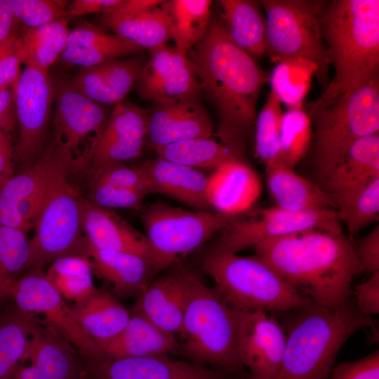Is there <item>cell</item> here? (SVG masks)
I'll return each instance as SVG.
<instances>
[{
	"label": "cell",
	"mask_w": 379,
	"mask_h": 379,
	"mask_svg": "<svg viewBox=\"0 0 379 379\" xmlns=\"http://www.w3.org/2000/svg\"><path fill=\"white\" fill-rule=\"evenodd\" d=\"M186 56L215 112L214 136L244 148L254 131L258 100L270 75L232 42L220 20L211 18L205 35Z\"/></svg>",
	"instance_id": "obj_1"
},
{
	"label": "cell",
	"mask_w": 379,
	"mask_h": 379,
	"mask_svg": "<svg viewBox=\"0 0 379 379\" xmlns=\"http://www.w3.org/2000/svg\"><path fill=\"white\" fill-rule=\"evenodd\" d=\"M253 249L298 291L326 307L348 301L353 277L360 273L354 244L339 220L260 243Z\"/></svg>",
	"instance_id": "obj_2"
},
{
	"label": "cell",
	"mask_w": 379,
	"mask_h": 379,
	"mask_svg": "<svg viewBox=\"0 0 379 379\" xmlns=\"http://www.w3.org/2000/svg\"><path fill=\"white\" fill-rule=\"evenodd\" d=\"M320 27L333 77L310 111L379 77V1L326 2Z\"/></svg>",
	"instance_id": "obj_3"
},
{
	"label": "cell",
	"mask_w": 379,
	"mask_h": 379,
	"mask_svg": "<svg viewBox=\"0 0 379 379\" xmlns=\"http://www.w3.org/2000/svg\"><path fill=\"white\" fill-rule=\"evenodd\" d=\"M288 312L285 350L275 379H324L351 335L375 328L351 298L337 307L310 302Z\"/></svg>",
	"instance_id": "obj_4"
},
{
	"label": "cell",
	"mask_w": 379,
	"mask_h": 379,
	"mask_svg": "<svg viewBox=\"0 0 379 379\" xmlns=\"http://www.w3.org/2000/svg\"><path fill=\"white\" fill-rule=\"evenodd\" d=\"M178 353L230 374L244 369L238 354L237 310L190 272Z\"/></svg>",
	"instance_id": "obj_5"
},
{
	"label": "cell",
	"mask_w": 379,
	"mask_h": 379,
	"mask_svg": "<svg viewBox=\"0 0 379 379\" xmlns=\"http://www.w3.org/2000/svg\"><path fill=\"white\" fill-rule=\"evenodd\" d=\"M201 267L224 300L238 310L286 312L313 302L256 255L241 256L213 247Z\"/></svg>",
	"instance_id": "obj_6"
},
{
	"label": "cell",
	"mask_w": 379,
	"mask_h": 379,
	"mask_svg": "<svg viewBox=\"0 0 379 379\" xmlns=\"http://www.w3.org/2000/svg\"><path fill=\"white\" fill-rule=\"evenodd\" d=\"M308 113L315 128L312 159L319 183L354 142L378 133L379 77Z\"/></svg>",
	"instance_id": "obj_7"
},
{
	"label": "cell",
	"mask_w": 379,
	"mask_h": 379,
	"mask_svg": "<svg viewBox=\"0 0 379 379\" xmlns=\"http://www.w3.org/2000/svg\"><path fill=\"white\" fill-rule=\"evenodd\" d=\"M69 175L56 154L49 185L29 241L31 268H43L65 256H85L83 197L70 181Z\"/></svg>",
	"instance_id": "obj_8"
},
{
	"label": "cell",
	"mask_w": 379,
	"mask_h": 379,
	"mask_svg": "<svg viewBox=\"0 0 379 379\" xmlns=\"http://www.w3.org/2000/svg\"><path fill=\"white\" fill-rule=\"evenodd\" d=\"M260 3L265 13L266 53L276 62L298 59L314 63L318 69V80L326 87L330 62L320 27L326 1L262 0Z\"/></svg>",
	"instance_id": "obj_9"
},
{
	"label": "cell",
	"mask_w": 379,
	"mask_h": 379,
	"mask_svg": "<svg viewBox=\"0 0 379 379\" xmlns=\"http://www.w3.org/2000/svg\"><path fill=\"white\" fill-rule=\"evenodd\" d=\"M239 215L190 211L157 202L142 209L146 237L166 269L221 232Z\"/></svg>",
	"instance_id": "obj_10"
},
{
	"label": "cell",
	"mask_w": 379,
	"mask_h": 379,
	"mask_svg": "<svg viewBox=\"0 0 379 379\" xmlns=\"http://www.w3.org/2000/svg\"><path fill=\"white\" fill-rule=\"evenodd\" d=\"M53 147L69 173L86 171L92 147L109 116L98 104L62 84L55 91Z\"/></svg>",
	"instance_id": "obj_11"
},
{
	"label": "cell",
	"mask_w": 379,
	"mask_h": 379,
	"mask_svg": "<svg viewBox=\"0 0 379 379\" xmlns=\"http://www.w3.org/2000/svg\"><path fill=\"white\" fill-rule=\"evenodd\" d=\"M15 88L18 141L15 160L21 170L38 158L46 140L55 89L48 71L26 61Z\"/></svg>",
	"instance_id": "obj_12"
},
{
	"label": "cell",
	"mask_w": 379,
	"mask_h": 379,
	"mask_svg": "<svg viewBox=\"0 0 379 379\" xmlns=\"http://www.w3.org/2000/svg\"><path fill=\"white\" fill-rule=\"evenodd\" d=\"M339 220L335 209L294 213L275 206L238 216L221 233L214 246L238 253L260 243ZM340 221V220H339Z\"/></svg>",
	"instance_id": "obj_13"
},
{
	"label": "cell",
	"mask_w": 379,
	"mask_h": 379,
	"mask_svg": "<svg viewBox=\"0 0 379 379\" xmlns=\"http://www.w3.org/2000/svg\"><path fill=\"white\" fill-rule=\"evenodd\" d=\"M8 298L25 312L42 314L46 323L86 360L96 357L94 342L81 328L72 306L52 286L42 268L32 267L26 271L12 286Z\"/></svg>",
	"instance_id": "obj_14"
},
{
	"label": "cell",
	"mask_w": 379,
	"mask_h": 379,
	"mask_svg": "<svg viewBox=\"0 0 379 379\" xmlns=\"http://www.w3.org/2000/svg\"><path fill=\"white\" fill-rule=\"evenodd\" d=\"M149 111L122 101L109 114L88 156L93 180L105 171L138 159L146 144Z\"/></svg>",
	"instance_id": "obj_15"
},
{
	"label": "cell",
	"mask_w": 379,
	"mask_h": 379,
	"mask_svg": "<svg viewBox=\"0 0 379 379\" xmlns=\"http://www.w3.org/2000/svg\"><path fill=\"white\" fill-rule=\"evenodd\" d=\"M237 310L238 354L248 379H275L286 345L284 326L263 310Z\"/></svg>",
	"instance_id": "obj_16"
},
{
	"label": "cell",
	"mask_w": 379,
	"mask_h": 379,
	"mask_svg": "<svg viewBox=\"0 0 379 379\" xmlns=\"http://www.w3.org/2000/svg\"><path fill=\"white\" fill-rule=\"evenodd\" d=\"M56 154L53 147L0 187V224L34 229L49 185Z\"/></svg>",
	"instance_id": "obj_17"
},
{
	"label": "cell",
	"mask_w": 379,
	"mask_h": 379,
	"mask_svg": "<svg viewBox=\"0 0 379 379\" xmlns=\"http://www.w3.org/2000/svg\"><path fill=\"white\" fill-rule=\"evenodd\" d=\"M231 375L165 354L86 360L81 379H230Z\"/></svg>",
	"instance_id": "obj_18"
},
{
	"label": "cell",
	"mask_w": 379,
	"mask_h": 379,
	"mask_svg": "<svg viewBox=\"0 0 379 379\" xmlns=\"http://www.w3.org/2000/svg\"><path fill=\"white\" fill-rule=\"evenodd\" d=\"M149 52L135 84L142 98L157 103L198 95L199 84L186 55L166 45Z\"/></svg>",
	"instance_id": "obj_19"
},
{
	"label": "cell",
	"mask_w": 379,
	"mask_h": 379,
	"mask_svg": "<svg viewBox=\"0 0 379 379\" xmlns=\"http://www.w3.org/2000/svg\"><path fill=\"white\" fill-rule=\"evenodd\" d=\"M190 271L177 267L155 277L138 298L131 314L142 316L162 331L179 337L189 294Z\"/></svg>",
	"instance_id": "obj_20"
},
{
	"label": "cell",
	"mask_w": 379,
	"mask_h": 379,
	"mask_svg": "<svg viewBox=\"0 0 379 379\" xmlns=\"http://www.w3.org/2000/svg\"><path fill=\"white\" fill-rule=\"evenodd\" d=\"M149 112L146 144L153 149L175 142L213 138L211 119L197 96L157 102Z\"/></svg>",
	"instance_id": "obj_21"
},
{
	"label": "cell",
	"mask_w": 379,
	"mask_h": 379,
	"mask_svg": "<svg viewBox=\"0 0 379 379\" xmlns=\"http://www.w3.org/2000/svg\"><path fill=\"white\" fill-rule=\"evenodd\" d=\"M81 215L85 237L93 246L138 255L151 260L161 271L166 269L146 235L111 209L82 197Z\"/></svg>",
	"instance_id": "obj_22"
},
{
	"label": "cell",
	"mask_w": 379,
	"mask_h": 379,
	"mask_svg": "<svg viewBox=\"0 0 379 379\" xmlns=\"http://www.w3.org/2000/svg\"><path fill=\"white\" fill-rule=\"evenodd\" d=\"M261 192L260 176L243 159L227 161L207 176V201L219 213L237 216L251 211Z\"/></svg>",
	"instance_id": "obj_23"
},
{
	"label": "cell",
	"mask_w": 379,
	"mask_h": 379,
	"mask_svg": "<svg viewBox=\"0 0 379 379\" xmlns=\"http://www.w3.org/2000/svg\"><path fill=\"white\" fill-rule=\"evenodd\" d=\"M84 254L91 262L93 272L111 286V292L116 297L138 298L161 272L145 258L98 248L86 239Z\"/></svg>",
	"instance_id": "obj_24"
},
{
	"label": "cell",
	"mask_w": 379,
	"mask_h": 379,
	"mask_svg": "<svg viewBox=\"0 0 379 379\" xmlns=\"http://www.w3.org/2000/svg\"><path fill=\"white\" fill-rule=\"evenodd\" d=\"M379 177V133L354 142L318 185L336 208L360 188Z\"/></svg>",
	"instance_id": "obj_25"
},
{
	"label": "cell",
	"mask_w": 379,
	"mask_h": 379,
	"mask_svg": "<svg viewBox=\"0 0 379 379\" xmlns=\"http://www.w3.org/2000/svg\"><path fill=\"white\" fill-rule=\"evenodd\" d=\"M27 361L10 379H81L76 349L46 323L36 333Z\"/></svg>",
	"instance_id": "obj_26"
},
{
	"label": "cell",
	"mask_w": 379,
	"mask_h": 379,
	"mask_svg": "<svg viewBox=\"0 0 379 379\" xmlns=\"http://www.w3.org/2000/svg\"><path fill=\"white\" fill-rule=\"evenodd\" d=\"M145 64L140 56L112 60L83 68L69 84L98 104L116 105L124 101L136 84Z\"/></svg>",
	"instance_id": "obj_27"
},
{
	"label": "cell",
	"mask_w": 379,
	"mask_h": 379,
	"mask_svg": "<svg viewBox=\"0 0 379 379\" xmlns=\"http://www.w3.org/2000/svg\"><path fill=\"white\" fill-rule=\"evenodd\" d=\"M140 166L149 194H164L198 211H212L206 198L207 176L199 170L159 157Z\"/></svg>",
	"instance_id": "obj_28"
},
{
	"label": "cell",
	"mask_w": 379,
	"mask_h": 379,
	"mask_svg": "<svg viewBox=\"0 0 379 379\" xmlns=\"http://www.w3.org/2000/svg\"><path fill=\"white\" fill-rule=\"evenodd\" d=\"M141 49L100 27L81 21L69 30L67 46L60 60L69 67L87 68L136 53Z\"/></svg>",
	"instance_id": "obj_29"
},
{
	"label": "cell",
	"mask_w": 379,
	"mask_h": 379,
	"mask_svg": "<svg viewBox=\"0 0 379 379\" xmlns=\"http://www.w3.org/2000/svg\"><path fill=\"white\" fill-rule=\"evenodd\" d=\"M131 314L128 322L117 335L107 340L95 343L96 357L93 359L178 352L179 343L177 338L162 331L142 316Z\"/></svg>",
	"instance_id": "obj_30"
},
{
	"label": "cell",
	"mask_w": 379,
	"mask_h": 379,
	"mask_svg": "<svg viewBox=\"0 0 379 379\" xmlns=\"http://www.w3.org/2000/svg\"><path fill=\"white\" fill-rule=\"evenodd\" d=\"M265 177L269 194L278 208L294 213L335 210L331 198L317 183L280 161L265 166Z\"/></svg>",
	"instance_id": "obj_31"
},
{
	"label": "cell",
	"mask_w": 379,
	"mask_h": 379,
	"mask_svg": "<svg viewBox=\"0 0 379 379\" xmlns=\"http://www.w3.org/2000/svg\"><path fill=\"white\" fill-rule=\"evenodd\" d=\"M11 302L1 309L0 302V379H10L26 363L41 325L36 314L25 312Z\"/></svg>",
	"instance_id": "obj_32"
},
{
	"label": "cell",
	"mask_w": 379,
	"mask_h": 379,
	"mask_svg": "<svg viewBox=\"0 0 379 379\" xmlns=\"http://www.w3.org/2000/svg\"><path fill=\"white\" fill-rule=\"evenodd\" d=\"M222 20L232 42L255 60L267 49L266 20L260 3L251 0H221Z\"/></svg>",
	"instance_id": "obj_33"
},
{
	"label": "cell",
	"mask_w": 379,
	"mask_h": 379,
	"mask_svg": "<svg viewBox=\"0 0 379 379\" xmlns=\"http://www.w3.org/2000/svg\"><path fill=\"white\" fill-rule=\"evenodd\" d=\"M72 308L81 328L94 343L117 335L131 315L117 297L103 287L96 288L87 298L74 303Z\"/></svg>",
	"instance_id": "obj_34"
},
{
	"label": "cell",
	"mask_w": 379,
	"mask_h": 379,
	"mask_svg": "<svg viewBox=\"0 0 379 379\" xmlns=\"http://www.w3.org/2000/svg\"><path fill=\"white\" fill-rule=\"evenodd\" d=\"M100 19L114 34L141 48L150 51L166 45L171 39L167 15L159 5L119 17L100 16Z\"/></svg>",
	"instance_id": "obj_35"
},
{
	"label": "cell",
	"mask_w": 379,
	"mask_h": 379,
	"mask_svg": "<svg viewBox=\"0 0 379 379\" xmlns=\"http://www.w3.org/2000/svg\"><path fill=\"white\" fill-rule=\"evenodd\" d=\"M244 148L217 141L213 138H194L155 149L158 157L195 169L214 170L222 163L243 159Z\"/></svg>",
	"instance_id": "obj_36"
},
{
	"label": "cell",
	"mask_w": 379,
	"mask_h": 379,
	"mask_svg": "<svg viewBox=\"0 0 379 379\" xmlns=\"http://www.w3.org/2000/svg\"><path fill=\"white\" fill-rule=\"evenodd\" d=\"M209 0H171L161 4L175 49L186 55L205 35L211 20Z\"/></svg>",
	"instance_id": "obj_37"
},
{
	"label": "cell",
	"mask_w": 379,
	"mask_h": 379,
	"mask_svg": "<svg viewBox=\"0 0 379 379\" xmlns=\"http://www.w3.org/2000/svg\"><path fill=\"white\" fill-rule=\"evenodd\" d=\"M48 280L66 300L79 302L95 290L90 259L69 255L53 261L45 273Z\"/></svg>",
	"instance_id": "obj_38"
},
{
	"label": "cell",
	"mask_w": 379,
	"mask_h": 379,
	"mask_svg": "<svg viewBox=\"0 0 379 379\" xmlns=\"http://www.w3.org/2000/svg\"><path fill=\"white\" fill-rule=\"evenodd\" d=\"M317 67L304 60L277 62L269 76L271 91L287 109L301 108L312 78L317 75Z\"/></svg>",
	"instance_id": "obj_39"
},
{
	"label": "cell",
	"mask_w": 379,
	"mask_h": 379,
	"mask_svg": "<svg viewBox=\"0 0 379 379\" xmlns=\"http://www.w3.org/2000/svg\"><path fill=\"white\" fill-rule=\"evenodd\" d=\"M28 233L0 224V302L8 298L15 281L31 268Z\"/></svg>",
	"instance_id": "obj_40"
},
{
	"label": "cell",
	"mask_w": 379,
	"mask_h": 379,
	"mask_svg": "<svg viewBox=\"0 0 379 379\" xmlns=\"http://www.w3.org/2000/svg\"><path fill=\"white\" fill-rule=\"evenodd\" d=\"M69 18H62L27 29L23 34L27 53L26 61L48 71L66 48L69 32Z\"/></svg>",
	"instance_id": "obj_41"
},
{
	"label": "cell",
	"mask_w": 379,
	"mask_h": 379,
	"mask_svg": "<svg viewBox=\"0 0 379 379\" xmlns=\"http://www.w3.org/2000/svg\"><path fill=\"white\" fill-rule=\"evenodd\" d=\"M312 121L303 107L283 113L279 138V161L294 168L307 154L312 141Z\"/></svg>",
	"instance_id": "obj_42"
},
{
	"label": "cell",
	"mask_w": 379,
	"mask_h": 379,
	"mask_svg": "<svg viewBox=\"0 0 379 379\" xmlns=\"http://www.w3.org/2000/svg\"><path fill=\"white\" fill-rule=\"evenodd\" d=\"M281 103L270 91L261 110L256 116L255 153L265 166L279 161V138L281 118Z\"/></svg>",
	"instance_id": "obj_43"
},
{
	"label": "cell",
	"mask_w": 379,
	"mask_h": 379,
	"mask_svg": "<svg viewBox=\"0 0 379 379\" xmlns=\"http://www.w3.org/2000/svg\"><path fill=\"white\" fill-rule=\"evenodd\" d=\"M350 236L379 219V177L360 188L336 208Z\"/></svg>",
	"instance_id": "obj_44"
},
{
	"label": "cell",
	"mask_w": 379,
	"mask_h": 379,
	"mask_svg": "<svg viewBox=\"0 0 379 379\" xmlns=\"http://www.w3.org/2000/svg\"><path fill=\"white\" fill-rule=\"evenodd\" d=\"M10 1L17 21L21 22L27 29L36 28L56 20L69 18L67 6L65 1L55 0H10Z\"/></svg>",
	"instance_id": "obj_45"
},
{
	"label": "cell",
	"mask_w": 379,
	"mask_h": 379,
	"mask_svg": "<svg viewBox=\"0 0 379 379\" xmlns=\"http://www.w3.org/2000/svg\"><path fill=\"white\" fill-rule=\"evenodd\" d=\"M147 195L138 190L94 182L87 199L108 209H142L143 200Z\"/></svg>",
	"instance_id": "obj_46"
},
{
	"label": "cell",
	"mask_w": 379,
	"mask_h": 379,
	"mask_svg": "<svg viewBox=\"0 0 379 379\" xmlns=\"http://www.w3.org/2000/svg\"><path fill=\"white\" fill-rule=\"evenodd\" d=\"M27 58L23 34L15 31L0 45V86L18 81Z\"/></svg>",
	"instance_id": "obj_47"
},
{
	"label": "cell",
	"mask_w": 379,
	"mask_h": 379,
	"mask_svg": "<svg viewBox=\"0 0 379 379\" xmlns=\"http://www.w3.org/2000/svg\"><path fill=\"white\" fill-rule=\"evenodd\" d=\"M94 182L138 190L149 194L148 183L140 165L112 167L93 180Z\"/></svg>",
	"instance_id": "obj_48"
},
{
	"label": "cell",
	"mask_w": 379,
	"mask_h": 379,
	"mask_svg": "<svg viewBox=\"0 0 379 379\" xmlns=\"http://www.w3.org/2000/svg\"><path fill=\"white\" fill-rule=\"evenodd\" d=\"M330 379H379L378 350L360 359L338 364Z\"/></svg>",
	"instance_id": "obj_49"
},
{
	"label": "cell",
	"mask_w": 379,
	"mask_h": 379,
	"mask_svg": "<svg viewBox=\"0 0 379 379\" xmlns=\"http://www.w3.org/2000/svg\"><path fill=\"white\" fill-rule=\"evenodd\" d=\"M352 295L357 310L363 314L371 317L379 313V271L371 274L364 282L357 284Z\"/></svg>",
	"instance_id": "obj_50"
},
{
	"label": "cell",
	"mask_w": 379,
	"mask_h": 379,
	"mask_svg": "<svg viewBox=\"0 0 379 379\" xmlns=\"http://www.w3.org/2000/svg\"><path fill=\"white\" fill-rule=\"evenodd\" d=\"M359 262L360 273L379 271V226L374 227L354 245Z\"/></svg>",
	"instance_id": "obj_51"
},
{
	"label": "cell",
	"mask_w": 379,
	"mask_h": 379,
	"mask_svg": "<svg viewBox=\"0 0 379 379\" xmlns=\"http://www.w3.org/2000/svg\"><path fill=\"white\" fill-rule=\"evenodd\" d=\"M16 83L0 86V131L11 135L17 128Z\"/></svg>",
	"instance_id": "obj_52"
},
{
	"label": "cell",
	"mask_w": 379,
	"mask_h": 379,
	"mask_svg": "<svg viewBox=\"0 0 379 379\" xmlns=\"http://www.w3.org/2000/svg\"><path fill=\"white\" fill-rule=\"evenodd\" d=\"M15 162L11 135L0 131V187L15 175Z\"/></svg>",
	"instance_id": "obj_53"
},
{
	"label": "cell",
	"mask_w": 379,
	"mask_h": 379,
	"mask_svg": "<svg viewBox=\"0 0 379 379\" xmlns=\"http://www.w3.org/2000/svg\"><path fill=\"white\" fill-rule=\"evenodd\" d=\"M121 0H74L67 6L69 18L102 13L119 4Z\"/></svg>",
	"instance_id": "obj_54"
},
{
	"label": "cell",
	"mask_w": 379,
	"mask_h": 379,
	"mask_svg": "<svg viewBox=\"0 0 379 379\" xmlns=\"http://www.w3.org/2000/svg\"><path fill=\"white\" fill-rule=\"evenodd\" d=\"M17 22L10 0H0V45L16 31Z\"/></svg>",
	"instance_id": "obj_55"
},
{
	"label": "cell",
	"mask_w": 379,
	"mask_h": 379,
	"mask_svg": "<svg viewBox=\"0 0 379 379\" xmlns=\"http://www.w3.org/2000/svg\"><path fill=\"white\" fill-rule=\"evenodd\" d=\"M241 379H248V377H247V378H241Z\"/></svg>",
	"instance_id": "obj_56"
}]
</instances>
